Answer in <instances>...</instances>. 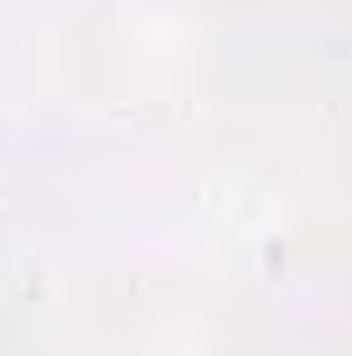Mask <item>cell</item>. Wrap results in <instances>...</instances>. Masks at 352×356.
<instances>
[]
</instances>
